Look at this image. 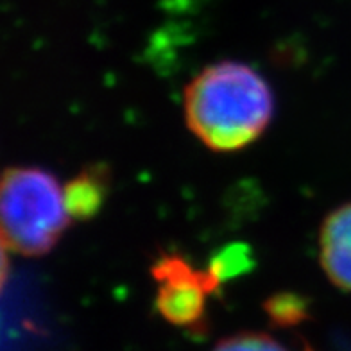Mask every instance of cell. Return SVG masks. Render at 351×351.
<instances>
[{"mask_svg": "<svg viewBox=\"0 0 351 351\" xmlns=\"http://www.w3.org/2000/svg\"><path fill=\"white\" fill-rule=\"evenodd\" d=\"M156 283V310L167 323L194 333L206 332V301L222 283L210 269H195L176 253L162 254L151 265Z\"/></svg>", "mask_w": 351, "mask_h": 351, "instance_id": "cell-3", "label": "cell"}, {"mask_svg": "<svg viewBox=\"0 0 351 351\" xmlns=\"http://www.w3.org/2000/svg\"><path fill=\"white\" fill-rule=\"evenodd\" d=\"M183 104L189 130L217 153H233L256 142L274 113L267 81L237 61L201 70L186 84Z\"/></svg>", "mask_w": 351, "mask_h": 351, "instance_id": "cell-1", "label": "cell"}, {"mask_svg": "<svg viewBox=\"0 0 351 351\" xmlns=\"http://www.w3.org/2000/svg\"><path fill=\"white\" fill-rule=\"evenodd\" d=\"M306 351H310V350H306Z\"/></svg>", "mask_w": 351, "mask_h": 351, "instance_id": "cell-9", "label": "cell"}, {"mask_svg": "<svg viewBox=\"0 0 351 351\" xmlns=\"http://www.w3.org/2000/svg\"><path fill=\"white\" fill-rule=\"evenodd\" d=\"M319 260L330 282L351 292V203L324 219L319 233Z\"/></svg>", "mask_w": 351, "mask_h": 351, "instance_id": "cell-4", "label": "cell"}, {"mask_svg": "<svg viewBox=\"0 0 351 351\" xmlns=\"http://www.w3.org/2000/svg\"><path fill=\"white\" fill-rule=\"evenodd\" d=\"M265 312H267L271 323L280 328H291L308 317V305L305 300L292 292H282L271 300L265 301Z\"/></svg>", "mask_w": 351, "mask_h": 351, "instance_id": "cell-6", "label": "cell"}, {"mask_svg": "<svg viewBox=\"0 0 351 351\" xmlns=\"http://www.w3.org/2000/svg\"><path fill=\"white\" fill-rule=\"evenodd\" d=\"M251 265H253V260H251L250 250L245 245H228L221 253L215 254L208 269L217 276L219 282L224 283L237 274L245 273Z\"/></svg>", "mask_w": 351, "mask_h": 351, "instance_id": "cell-7", "label": "cell"}, {"mask_svg": "<svg viewBox=\"0 0 351 351\" xmlns=\"http://www.w3.org/2000/svg\"><path fill=\"white\" fill-rule=\"evenodd\" d=\"M110 185L111 172L104 163H92L84 167L63 189L70 219L90 221L95 217L110 194Z\"/></svg>", "mask_w": 351, "mask_h": 351, "instance_id": "cell-5", "label": "cell"}, {"mask_svg": "<svg viewBox=\"0 0 351 351\" xmlns=\"http://www.w3.org/2000/svg\"><path fill=\"white\" fill-rule=\"evenodd\" d=\"M213 351H287L285 348L265 333L244 332L222 339Z\"/></svg>", "mask_w": 351, "mask_h": 351, "instance_id": "cell-8", "label": "cell"}, {"mask_svg": "<svg viewBox=\"0 0 351 351\" xmlns=\"http://www.w3.org/2000/svg\"><path fill=\"white\" fill-rule=\"evenodd\" d=\"M2 244L22 256H42L69 228L65 195L56 176L40 167H10L0 194Z\"/></svg>", "mask_w": 351, "mask_h": 351, "instance_id": "cell-2", "label": "cell"}]
</instances>
